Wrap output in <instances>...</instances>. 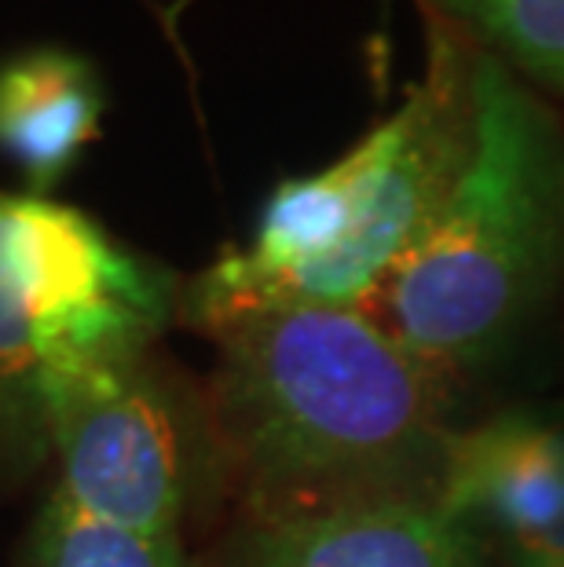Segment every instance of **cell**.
<instances>
[{
	"label": "cell",
	"instance_id": "cell-8",
	"mask_svg": "<svg viewBox=\"0 0 564 567\" xmlns=\"http://www.w3.org/2000/svg\"><path fill=\"white\" fill-rule=\"evenodd\" d=\"M106 92L95 66L70 48L41 44L0 63V158L27 195L52 198L100 136Z\"/></svg>",
	"mask_w": 564,
	"mask_h": 567
},
{
	"label": "cell",
	"instance_id": "cell-6",
	"mask_svg": "<svg viewBox=\"0 0 564 567\" xmlns=\"http://www.w3.org/2000/svg\"><path fill=\"white\" fill-rule=\"evenodd\" d=\"M440 513L484 567H564V406L462 429Z\"/></svg>",
	"mask_w": 564,
	"mask_h": 567
},
{
	"label": "cell",
	"instance_id": "cell-1",
	"mask_svg": "<svg viewBox=\"0 0 564 567\" xmlns=\"http://www.w3.org/2000/svg\"><path fill=\"white\" fill-rule=\"evenodd\" d=\"M206 417L238 520L437 505L459 432L448 384L370 308L264 300L202 326Z\"/></svg>",
	"mask_w": 564,
	"mask_h": 567
},
{
	"label": "cell",
	"instance_id": "cell-3",
	"mask_svg": "<svg viewBox=\"0 0 564 567\" xmlns=\"http://www.w3.org/2000/svg\"><path fill=\"white\" fill-rule=\"evenodd\" d=\"M180 293L173 271L117 243L95 216L0 190V480L52 454L48 378L85 359L151 352Z\"/></svg>",
	"mask_w": 564,
	"mask_h": 567
},
{
	"label": "cell",
	"instance_id": "cell-10",
	"mask_svg": "<svg viewBox=\"0 0 564 567\" xmlns=\"http://www.w3.org/2000/svg\"><path fill=\"white\" fill-rule=\"evenodd\" d=\"M22 567H195L180 535H147L81 513L52 491L27 535Z\"/></svg>",
	"mask_w": 564,
	"mask_h": 567
},
{
	"label": "cell",
	"instance_id": "cell-9",
	"mask_svg": "<svg viewBox=\"0 0 564 567\" xmlns=\"http://www.w3.org/2000/svg\"><path fill=\"white\" fill-rule=\"evenodd\" d=\"M433 27L564 100V0H418Z\"/></svg>",
	"mask_w": 564,
	"mask_h": 567
},
{
	"label": "cell",
	"instance_id": "cell-7",
	"mask_svg": "<svg viewBox=\"0 0 564 567\" xmlns=\"http://www.w3.org/2000/svg\"><path fill=\"white\" fill-rule=\"evenodd\" d=\"M209 567H484L437 505L235 520Z\"/></svg>",
	"mask_w": 564,
	"mask_h": 567
},
{
	"label": "cell",
	"instance_id": "cell-4",
	"mask_svg": "<svg viewBox=\"0 0 564 567\" xmlns=\"http://www.w3.org/2000/svg\"><path fill=\"white\" fill-rule=\"evenodd\" d=\"M44 410L59 457L55 491L81 513L184 538L187 516L221 491L206 400H187L151 352L55 370Z\"/></svg>",
	"mask_w": 564,
	"mask_h": 567
},
{
	"label": "cell",
	"instance_id": "cell-2",
	"mask_svg": "<svg viewBox=\"0 0 564 567\" xmlns=\"http://www.w3.org/2000/svg\"><path fill=\"white\" fill-rule=\"evenodd\" d=\"M564 282V122L495 55H473V143L422 243L370 305L459 384L517 348Z\"/></svg>",
	"mask_w": 564,
	"mask_h": 567
},
{
	"label": "cell",
	"instance_id": "cell-5",
	"mask_svg": "<svg viewBox=\"0 0 564 567\" xmlns=\"http://www.w3.org/2000/svg\"><path fill=\"white\" fill-rule=\"evenodd\" d=\"M473 55V44L429 22L422 81H414L392 114L338 158L348 187L345 243L268 300L334 308L375 305L437 220L470 154Z\"/></svg>",
	"mask_w": 564,
	"mask_h": 567
}]
</instances>
